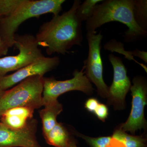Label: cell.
<instances>
[{
  "label": "cell",
  "instance_id": "obj_1",
  "mask_svg": "<svg viewBox=\"0 0 147 147\" xmlns=\"http://www.w3.org/2000/svg\"><path fill=\"white\" fill-rule=\"evenodd\" d=\"M81 3L80 0H75L69 10L53 16L40 27L36 38L39 46L45 48L48 55L56 53L65 55L74 45H82V22L76 13Z\"/></svg>",
  "mask_w": 147,
  "mask_h": 147
},
{
  "label": "cell",
  "instance_id": "obj_2",
  "mask_svg": "<svg viewBox=\"0 0 147 147\" xmlns=\"http://www.w3.org/2000/svg\"><path fill=\"white\" fill-rule=\"evenodd\" d=\"M134 0H105L95 7L92 16L86 21L87 32H96L102 25L118 21L128 28L123 35L124 41L133 42L146 37L147 32L134 20Z\"/></svg>",
  "mask_w": 147,
  "mask_h": 147
},
{
  "label": "cell",
  "instance_id": "obj_3",
  "mask_svg": "<svg viewBox=\"0 0 147 147\" xmlns=\"http://www.w3.org/2000/svg\"><path fill=\"white\" fill-rule=\"evenodd\" d=\"M65 0H23L10 15L0 20V36L10 48L15 43V33L24 22L33 18H39L47 13L59 15Z\"/></svg>",
  "mask_w": 147,
  "mask_h": 147
},
{
  "label": "cell",
  "instance_id": "obj_4",
  "mask_svg": "<svg viewBox=\"0 0 147 147\" xmlns=\"http://www.w3.org/2000/svg\"><path fill=\"white\" fill-rule=\"evenodd\" d=\"M43 78L39 75L28 77L5 91L0 98V116L11 108L27 107L35 110L43 106Z\"/></svg>",
  "mask_w": 147,
  "mask_h": 147
},
{
  "label": "cell",
  "instance_id": "obj_5",
  "mask_svg": "<svg viewBox=\"0 0 147 147\" xmlns=\"http://www.w3.org/2000/svg\"><path fill=\"white\" fill-rule=\"evenodd\" d=\"M14 39V45L19 53L0 58V80L9 72L17 71L44 56L35 36L32 35L15 34Z\"/></svg>",
  "mask_w": 147,
  "mask_h": 147
},
{
  "label": "cell",
  "instance_id": "obj_6",
  "mask_svg": "<svg viewBox=\"0 0 147 147\" xmlns=\"http://www.w3.org/2000/svg\"><path fill=\"white\" fill-rule=\"evenodd\" d=\"M103 36L101 32H87L86 38L88 44V58L84 62L85 74L90 82L93 83L97 88L98 94L107 98L108 88L103 78V64L101 59V40Z\"/></svg>",
  "mask_w": 147,
  "mask_h": 147
},
{
  "label": "cell",
  "instance_id": "obj_7",
  "mask_svg": "<svg viewBox=\"0 0 147 147\" xmlns=\"http://www.w3.org/2000/svg\"><path fill=\"white\" fill-rule=\"evenodd\" d=\"M84 70V67L81 71L76 69L74 71L73 78L64 81H58L53 77H44L42 94L43 106L57 100L61 95L71 91H79L87 95L92 94L94 89L85 75Z\"/></svg>",
  "mask_w": 147,
  "mask_h": 147
},
{
  "label": "cell",
  "instance_id": "obj_8",
  "mask_svg": "<svg viewBox=\"0 0 147 147\" xmlns=\"http://www.w3.org/2000/svg\"><path fill=\"white\" fill-rule=\"evenodd\" d=\"M132 82L133 85L130 89L132 97L131 112L127 120L121 125L119 129L134 134L146 125L144 110L147 104V84L146 80L141 76L134 77Z\"/></svg>",
  "mask_w": 147,
  "mask_h": 147
},
{
  "label": "cell",
  "instance_id": "obj_9",
  "mask_svg": "<svg viewBox=\"0 0 147 147\" xmlns=\"http://www.w3.org/2000/svg\"><path fill=\"white\" fill-rule=\"evenodd\" d=\"M108 58L113 66L114 76L112 85L108 88L107 98L109 104L116 109L121 110L125 107V97L131 88V82L121 58L113 54H110Z\"/></svg>",
  "mask_w": 147,
  "mask_h": 147
},
{
  "label": "cell",
  "instance_id": "obj_10",
  "mask_svg": "<svg viewBox=\"0 0 147 147\" xmlns=\"http://www.w3.org/2000/svg\"><path fill=\"white\" fill-rule=\"evenodd\" d=\"M60 62L59 57L42 56L14 73L4 76L0 80V87L6 91L28 77L37 75L43 76L57 67Z\"/></svg>",
  "mask_w": 147,
  "mask_h": 147
},
{
  "label": "cell",
  "instance_id": "obj_11",
  "mask_svg": "<svg viewBox=\"0 0 147 147\" xmlns=\"http://www.w3.org/2000/svg\"><path fill=\"white\" fill-rule=\"evenodd\" d=\"M38 121L32 119L24 128L12 129L1 123L0 147H41L37 140Z\"/></svg>",
  "mask_w": 147,
  "mask_h": 147
},
{
  "label": "cell",
  "instance_id": "obj_12",
  "mask_svg": "<svg viewBox=\"0 0 147 147\" xmlns=\"http://www.w3.org/2000/svg\"><path fill=\"white\" fill-rule=\"evenodd\" d=\"M34 110L33 108L27 107L11 108L0 116L1 123L11 129H21L33 118Z\"/></svg>",
  "mask_w": 147,
  "mask_h": 147
},
{
  "label": "cell",
  "instance_id": "obj_13",
  "mask_svg": "<svg viewBox=\"0 0 147 147\" xmlns=\"http://www.w3.org/2000/svg\"><path fill=\"white\" fill-rule=\"evenodd\" d=\"M44 108L39 111L42 123V131L44 136L47 135L57 123V116L63 111V106L58 100L44 105Z\"/></svg>",
  "mask_w": 147,
  "mask_h": 147
},
{
  "label": "cell",
  "instance_id": "obj_14",
  "mask_svg": "<svg viewBox=\"0 0 147 147\" xmlns=\"http://www.w3.org/2000/svg\"><path fill=\"white\" fill-rule=\"evenodd\" d=\"M44 137L47 144L55 147H67L71 138L66 128L58 122Z\"/></svg>",
  "mask_w": 147,
  "mask_h": 147
},
{
  "label": "cell",
  "instance_id": "obj_15",
  "mask_svg": "<svg viewBox=\"0 0 147 147\" xmlns=\"http://www.w3.org/2000/svg\"><path fill=\"white\" fill-rule=\"evenodd\" d=\"M112 138L118 141L124 147H146V139L142 136H133L121 129H116Z\"/></svg>",
  "mask_w": 147,
  "mask_h": 147
},
{
  "label": "cell",
  "instance_id": "obj_16",
  "mask_svg": "<svg viewBox=\"0 0 147 147\" xmlns=\"http://www.w3.org/2000/svg\"><path fill=\"white\" fill-rule=\"evenodd\" d=\"M134 20L141 28L147 32V1L134 0Z\"/></svg>",
  "mask_w": 147,
  "mask_h": 147
},
{
  "label": "cell",
  "instance_id": "obj_17",
  "mask_svg": "<svg viewBox=\"0 0 147 147\" xmlns=\"http://www.w3.org/2000/svg\"><path fill=\"white\" fill-rule=\"evenodd\" d=\"M102 0H86L79 5L76 10V16L82 22L86 21L93 14L95 7L98 3L102 2Z\"/></svg>",
  "mask_w": 147,
  "mask_h": 147
},
{
  "label": "cell",
  "instance_id": "obj_18",
  "mask_svg": "<svg viewBox=\"0 0 147 147\" xmlns=\"http://www.w3.org/2000/svg\"><path fill=\"white\" fill-rule=\"evenodd\" d=\"M23 0H0V18L10 15L22 3Z\"/></svg>",
  "mask_w": 147,
  "mask_h": 147
},
{
  "label": "cell",
  "instance_id": "obj_19",
  "mask_svg": "<svg viewBox=\"0 0 147 147\" xmlns=\"http://www.w3.org/2000/svg\"><path fill=\"white\" fill-rule=\"evenodd\" d=\"M78 136L84 139L90 147H109L112 139V137L94 138L81 134H79Z\"/></svg>",
  "mask_w": 147,
  "mask_h": 147
},
{
  "label": "cell",
  "instance_id": "obj_20",
  "mask_svg": "<svg viewBox=\"0 0 147 147\" xmlns=\"http://www.w3.org/2000/svg\"><path fill=\"white\" fill-rule=\"evenodd\" d=\"M94 113L98 118L104 121L108 115V107L104 104L99 103Z\"/></svg>",
  "mask_w": 147,
  "mask_h": 147
},
{
  "label": "cell",
  "instance_id": "obj_21",
  "mask_svg": "<svg viewBox=\"0 0 147 147\" xmlns=\"http://www.w3.org/2000/svg\"><path fill=\"white\" fill-rule=\"evenodd\" d=\"M99 103L97 99L94 98H89L85 103V108L90 113H94Z\"/></svg>",
  "mask_w": 147,
  "mask_h": 147
},
{
  "label": "cell",
  "instance_id": "obj_22",
  "mask_svg": "<svg viewBox=\"0 0 147 147\" xmlns=\"http://www.w3.org/2000/svg\"><path fill=\"white\" fill-rule=\"evenodd\" d=\"M9 48L3 41L0 36V57L7 54Z\"/></svg>",
  "mask_w": 147,
  "mask_h": 147
},
{
  "label": "cell",
  "instance_id": "obj_23",
  "mask_svg": "<svg viewBox=\"0 0 147 147\" xmlns=\"http://www.w3.org/2000/svg\"><path fill=\"white\" fill-rule=\"evenodd\" d=\"M67 147H78L76 144V141L72 137L70 138V141Z\"/></svg>",
  "mask_w": 147,
  "mask_h": 147
},
{
  "label": "cell",
  "instance_id": "obj_24",
  "mask_svg": "<svg viewBox=\"0 0 147 147\" xmlns=\"http://www.w3.org/2000/svg\"><path fill=\"white\" fill-rule=\"evenodd\" d=\"M5 91L3 90L0 87V98L4 94Z\"/></svg>",
  "mask_w": 147,
  "mask_h": 147
},
{
  "label": "cell",
  "instance_id": "obj_25",
  "mask_svg": "<svg viewBox=\"0 0 147 147\" xmlns=\"http://www.w3.org/2000/svg\"><path fill=\"white\" fill-rule=\"evenodd\" d=\"M1 118H0V125H1Z\"/></svg>",
  "mask_w": 147,
  "mask_h": 147
},
{
  "label": "cell",
  "instance_id": "obj_26",
  "mask_svg": "<svg viewBox=\"0 0 147 147\" xmlns=\"http://www.w3.org/2000/svg\"><path fill=\"white\" fill-rule=\"evenodd\" d=\"M0 20H1V18H0Z\"/></svg>",
  "mask_w": 147,
  "mask_h": 147
}]
</instances>
